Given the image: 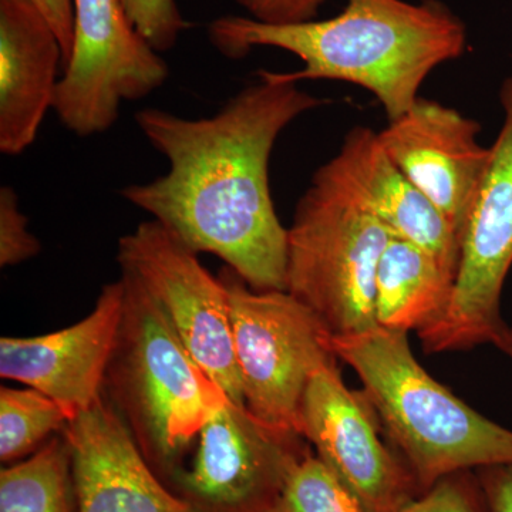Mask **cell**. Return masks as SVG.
<instances>
[{"mask_svg":"<svg viewBox=\"0 0 512 512\" xmlns=\"http://www.w3.org/2000/svg\"><path fill=\"white\" fill-rule=\"evenodd\" d=\"M325 101L261 77L207 119L140 110L137 126L170 170L121 197L192 251L218 256L249 288L285 291L288 228L275 211L269 161L282 131Z\"/></svg>","mask_w":512,"mask_h":512,"instance_id":"obj_1","label":"cell"},{"mask_svg":"<svg viewBox=\"0 0 512 512\" xmlns=\"http://www.w3.org/2000/svg\"><path fill=\"white\" fill-rule=\"evenodd\" d=\"M211 45L228 59L254 47H276L298 57L292 73L261 70L279 83L336 80L362 87L389 120L419 99L424 80L441 64L464 55L467 29L440 0H346L335 18L271 25L249 16H222L208 26Z\"/></svg>","mask_w":512,"mask_h":512,"instance_id":"obj_2","label":"cell"},{"mask_svg":"<svg viewBox=\"0 0 512 512\" xmlns=\"http://www.w3.org/2000/svg\"><path fill=\"white\" fill-rule=\"evenodd\" d=\"M330 346L362 380L421 493L453 474L512 463V430L436 382L414 357L407 333L377 326L332 336Z\"/></svg>","mask_w":512,"mask_h":512,"instance_id":"obj_3","label":"cell"},{"mask_svg":"<svg viewBox=\"0 0 512 512\" xmlns=\"http://www.w3.org/2000/svg\"><path fill=\"white\" fill-rule=\"evenodd\" d=\"M120 279L123 318L104 393L148 463L175 474L229 397L192 359L143 286L124 272Z\"/></svg>","mask_w":512,"mask_h":512,"instance_id":"obj_4","label":"cell"},{"mask_svg":"<svg viewBox=\"0 0 512 512\" xmlns=\"http://www.w3.org/2000/svg\"><path fill=\"white\" fill-rule=\"evenodd\" d=\"M390 238L372 212L319 168L288 228L285 291L332 336L377 328L376 274Z\"/></svg>","mask_w":512,"mask_h":512,"instance_id":"obj_5","label":"cell"},{"mask_svg":"<svg viewBox=\"0 0 512 512\" xmlns=\"http://www.w3.org/2000/svg\"><path fill=\"white\" fill-rule=\"evenodd\" d=\"M221 278L228 288L245 406L264 423L301 436L308 384L319 369L336 362L332 335L291 293L255 291L231 269Z\"/></svg>","mask_w":512,"mask_h":512,"instance_id":"obj_6","label":"cell"},{"mask_svg":"<svg viewBox=\"0 0 512 512\" xmlns=\"http://www.w3.org/2000/svg\"><path fill=\"white\" fill-rule=\"evenodd\" d=\"M500 101L504 123L461 235L453 298L443 316L419 332L427 353L497 346L508 329L501 293L512 266V76Z\"/></svg>","mask_w":512,"mask_h":512,"instance_id":"obj_7","label":"cell"},{"mask_svg":"<svg viewBox=\"0 0 512 512\" xmlns=\"http://www.w3.org/2000/svg\"><path fill=\"white\" fill-rule=\"evenodd\" d=\"M121 272L143 286L198 366L235 403L244 402L224 279L160 222H141L120 238Z\"/></svg>","mask_w":512,"mask_h":512,"instance_id":"obj_8","label":"cell"},{"mask_svg":"<svg viewBox=\"0 0 512 512\" xmlns=\"http://www.w3.org/2000/svg\"><path fill=\"white\" fill-rule=\"evenodd\" d=\"M74 46L57 86L60 123L79 137L106 133L124 101L160 89L170 69L131 25L120 0H73Z\"/></svg>","mask_w":512,"mask_h":512,"instance_id":"obj_9","label":"cell"},{"mask_svg":"<svg viewBox=\"0 0 512 512\" xmlns=\"http://www.w3.org/2000/svg\"><path fill=\"white\" fill-rule=\"evenodd\" d=\"M301 439L225 400L202 427L190 470L175 473L184 498L204 512L268 511L309 451Z\"/></svg>","mask_w":512,"mask_h":512,"instance_id":"obj_10","label":"cell"},{"mask_svg":"<svg viewBox=\"0 0 512 512\" xmlns=\"http://www.w3.org/2000/svg\"><path fill=\"white\" fill-rule=\"evenodd\" d=\"M370 410L366 396L350 392L330 363L303 396L301 436L367 511L400 512L421 491L403 458L380 439Z\"/></svg>","mask_w":512,"mask_h":512,"instance_id":"obj_11","label":"cell"},{"mask_svg":"<svg viewBox=\"0 0 512 512\" xmlns=\"http://www.w3.org/2000/svg\"><path fill=\"white\" fill-rule=\"evenodd\" d=\"M481 126L439 101L419 97L377 133L387 156L446 218L458 239L483 180L491 147Z\"/></svg>","mask_w":512,"mask_h":512,"instance_id":"obj_12","label":"cell"},{"mask_svg":"<svg viewBox=\"0 0 512 512\" xmlns=\"http://www.w3.org/2000/svg\"><path fill=\"white\" fill-rule=\"evenodd\" d=\"M123 306L119 279L101 289L93 311L76 325L35 338L0 339V376L46 394L69 423L76 420L103 397Z\"/></svg>","mask_w":512,"mask_h":512,"instance_id":"obj_13","label":"cell"},{"mask_svg":"<svg viewBox=\"0 0 512 512\" xmlns=\"http://www.w3.org/2000/svg\"><path fill=\"white\" fill-rule=\"evenodd\" d=\"M63 437L79 512H204L161 484L106 393Z\"/></svg>","mask_w":512,"mask_h":512,"instance_id":"obj_14","label":"cell"},{"mask_svg":"<svg viewBox=\"0 0 512 512\" xmlns=\"http://www.w3.org/2000/svg\"><path fill=\"white\" fill-rule=\"evenodd\" d=\"M320 170L372 212L392 237L412 242L458 272L461 244L456 232L387 156L375 131L353 128L339 153Z\"/></svg>","mask_w":512,"mask_h":512,"instance_id":"obj_15","label":"cell"},{"mask_svg":"<svg viewBox=\"0 0 512 512\" xmlns=\"http://www.w3.org/2000/svg\"><path fill=\"white\" fill-rule=\"evenodd\" d=\"M62 45L30 0H0V151L19 156L35 143L55 106Z\"/></svg>","mask_w":512,"mask_h":512,"instance_id":"obj_16","label":"cell"},{"mask_svg":"<svg viewBox=\"0 0 512 512\" xmlns=\"http://www.w3.org/2000/svg\"><path fill=\"white\" fill-rule=\"evenodd\" d=\"M457 272L412 242L392 237L376 274L379 328L409 333L443 316L453 298Z\"/></svg>","mask_w":512,"mask_h":512,"instance_id":"obj_17","label":"cell"},{"mask_svg":"<svg viewBox=\"0 0 512 512\" xmlns=\"http://www.w3.org/2000/svg\"><path fill=\"white\" fill-rule=\"evenodd\" d=\"M72 457L64 437L0 473V512H72Z\"/></svg>","mask_w":512,"mask_h":512,"instance_id":"obj_18","label":"cell"},{"mask_svg":"<svg viewBox=\"0 0 512 512\" xmlns=\"http://www.w3.org/2000/svg\"><path fill=\"white\" fill-rule=\"evenodd\" d=\"M69 423L55 400L32 389H0V458L3 463L32 453Z\"/></svg>","mask_w":512,"mask_h":512,"instance_id":"obj_19","label":"cell"},{"mask_svg":"<svg viewBox=\"0 0 512 512\" xmlns=\"http://www.w3.org/2000/svg\"><path fill=\"white\" fill-rule=\"evenodd\" d=\"M266 512H369L311 451L292 467L284 488Z\"/></svg>","mask_w":512,"mask_h":512,"instance_id":"obj_20","label":"cell"},{"mask_svg":"<svg viewBox=\"0 0 512 512\" xmlns=\"http://www.w3.org/2000/svg\"><path fill=\"white\" fill-rule=\"evenodd\" d=\"M131 25L158 53L177 45L190 23L181 15L175 0H120Z\"/></svg>","mask_w":512,"mask_h":512,"instance_id":"obj_21","label":"cell"},{"mask_svg":"<svg viewBox=\"0 0 512 512\" xmlns=\"http://www.w3.org/2000/svg\"><path fill=\"white\" fill-rule=\"evenodd\" d=\"M400 512H488L480 483L467 471L440 480Z\"/></svg>","mask_w":512,"mask_h":512,"instance_id":"obj_22","label":"cell"},{"mask_svg":"<svg viewBox=\"0 0 512 512\" xmlns=\"http://www.w3.org/2000/svg\"><path fill=\"white\" fill-rule=\"evenodd\" d=\"M42 245L29 232L28 218L20 211L18 192L12 187L0 190V266L22 264L39 254Z\"/></svg>","mask_w":512,"mask_h":512,"instance_id":"obj_23","label":"cell"},{"mask_svg":"<svg viewBox=\"0 0 512 512\" xmlns=\"http://www.w3.org/2000/svg\"><path fill=\"white\" fill-rule=\"evenodd\" d=\"M249 18L271 25L308 22L316 19L328 0H234Z\"/></svg>","mask_w":512,"mask_h":512,"instance_id":"obj_24","label":"cell"},{"mask_svg":"<svg viewBox=\"0 0 512 512\" xmlns=\"http://www.w3.org/2000/svg\"><path fill=\"white\" fill-rule=\"evenodd\" d=\"M477 478L488 512H512V463L480 468Z\"/></svg>","mask_w":512,"mask_h":512,"instance_id":"obj_25","label":"cell"},{"mask_svg":"<svg viewBox=\"0 0 512 512\" xmlns=\"http://www.w3.org/2000/svg\"><path fill=\"white\" fill-rule=\"evenodd\" d=\"M55 30L63 49L64 70L69 66L74 46L73 0H30ZM64 73V72H63Z\"/></svg>","mask_w":512,"mask_h":512,"instance_id":"obj_26","label":"cell"},{"mask_svg":"<svg viewBox=\"0 0 512 512\" xmlns=\"http://www.w3.org/2000/svg\"><path fill=\"white\" fill-rule=\"evenodd\" d=\"M508 356H510L512 359V343H511L510 349H508Z\"/></svg>","mask_w":512,"mask_h":512,"instance_id":"obj_27","label":"cell"}]
</instances>
